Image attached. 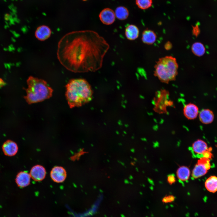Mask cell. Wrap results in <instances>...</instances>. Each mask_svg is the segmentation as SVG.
<instances>
[{"label": "cell", "instance_id": "cell-1", "mask_svg": "<svg viewBox=\"0 0 217 217\" xmlns=\"http://www.w3.org/2000/svg\"><path fill=\"white\" fill-rule=\"evenodd\" d=\"M109 48L105 39L95 31H73L59 41L57 56L61 65L71 71L95 72L102 68Z\"/></svg>", "mask_w": 217, "mask_h": 217}, {"label": "cell", "instance_id": "cell-2", "mask_svg": "<svg viewBox=\"0 0 217 217\" xmlns=\"http://www.w3.org/2000/svg\"><path fill=\"white\" fill-rule=\"evenodd\" d=\"M66 88L65 96L71 108L81 106L92 99L93 91L89 83L84 79H71Z\"/></svg>", "mask_w": 217, "mask_h": 217}, {"label": "cell", "instance_id": "cell-3", "mask_svg": "<svg viewBox=\"0 0 217 217\" xmlns=\"http://www.w3.org/2000/svg\"><path fill=\"white\" fill-rule=\"evenodd\" d=\"M27 83L28 87L25 89L27 95L24 98L29 104L42 102L52 96L53 90L44 80L30 76Z\"/></svg>", "mask_w": 217, "mask_h": 217}, {"label": "cell", "instance_id": "cell-4", "mask_svg": "<svg viewBox=\"0 0 217 217\" xmlns=\"http://www.w3.org/2000/svg\"><path fill=\"white\" fill-rule=\"evenodd\" d=\"M154 68L155 76L162 82L167 83L175 79L178 64L175 58L168 56L160 58Z\"/></svg>", "mask_w": 217, "mask_h": 217}, {"label": "cell", "instance_id": "cell-5", "mask_svg": "<svg viewBox=\"0 0 217 217\" xmlns=\"http://www.w3.org/2000/svg\"><path fill=\"white\" fill-rule=\"evenodd\" d=\"M50 176L52 180L56 183L63 182L67 176V173L64 168L59 166L54 167L50 172Z\"/></svg>", "mask_w": 217, "mask_h": 217}, {"label": "cell", "instance_id": "cell-6", "mask_svg": "<svg viewBox=\"0 0 217 217\" xmlns=\"http://www.w3.org/2000/svg\"><path fill=\"white\" fill-rule=\"evenodd\" d=\"M99 17L103 24L109 25L114 22L116 17L115 13L112 9L107 8L102 10L99 14Z\"/></svg>", "mask_w": 217, "mask_h": 217}, {"label": "cell", "instance_id": "cell-7", "mask_svg": "<svg viewBox=\"0 0 217 217\" xmlns=\"http://www.w3.org/2000/svg\"><path fill=\"white\" fill-rule=\"evenodd\" d=\"M183 114L188 120H192L196 118L198 115L199 109L195 104L190 103L186 104L183 108Z\"/></svg>", "mask_w": 217, "mask_h": 217}, {"label": "cell", "instance_id": "cell-8", "mask_svg": "<svg viewBox=\"0 0 217 217\" xmlns=\"http://www.w3.org/2000/svg\"><path fill=\"white\" fill-rule=\"evenodd\" d=\"M46 174V170L43 166L36 165L32 168L30 174L33 180L36 181H40L45 178Z\"/></svg>", "mask_w": 217, "mask_h": 217}, {"label": "cell", "instance_id": "cell-9", "mask_svg": "<svg viewBox=\"0 0 217 217\" xmlns=\"http://www.w3.org/2000/svg\"><path fill=\"white\" fill-rule=\"evenodd\" d=\"M2 149L5 155L11 156H14L17 153L18 147L15 142L8 140L3 143L2 146Z\"/></svg>", "mask_w": 217, "mask_h": 217}, {"label": "cell", "instance_id": "cell-10", "mask_svg": "<svg viewBox=\"0 0 217 217\" xmlns=\"http://www.w3.org/2000/svg\"><path fill=\"white\" fill-rule=\"evenodd\" d=\"M51 34V30L49 27L42 25L37 28L35 35L38 40L43 41L48 39L50 37Z\"/></svg>", "mask_w": 217, "mask_h": 217}, {"label": "cell", "instance_id": "cell-11", "mask_svg": "<svg viewBox=\"0 0 217 217\" xmlns=\"http://www.w3.org/2000/svg\"><path fill=\"white\" fill-rule=\"evenodd\" d=\"M31 177L30 174L27 172L20 171L17 174L15 179V182L19 187H25L30 184Z\"/></svg>", "mask_w": 217, "mask_h": 217}, {"label": "cell", "instance_id": "cell-12", "mask_svg": "<svg viewBox=\"0 0 217 217\" xmlns=\"http://www.w3.org/2000/svg\"><path fill=\"white\" fill-rule=\"evenodd\" d=\"M200 121L204 124H209L213 121L214 115L213 112L209 109H202L198 114Z\"/></svg>", "mask_w": 217, "mask_h": 217}, {"label": "cell", "instance_id": "cell-13", "mask_svg": "<svg viewBox=\"0 0 217 217\" xmlns=\"http://www.w3.org/2000/svg\"><path fill=\"white\" fill-rule=\"evenodd\" d=\"M139 34V29L134 25H129L125 28V36L129 40H133L136 39L138 37Z\"/></svg>", "mask_w": 217, "mask_h": 217}, {"label": "cell", "instance_id": "cell-14", "mask_svg": "<svg viewBox=\"0 0 217 217\" xmlns=\"http://www.w3.org/2000/svg\"><path fill=\"white\" fill-rule=\"evenodd\" d=\"M156 34L152 30L147 29L144 30L142 33V40L145 44H152L156 41Z\"/></svg>", "mask_w": 217, "mask_h": 217}, {"label": "cell", "instance_id": "cell-15", "mask_svg": "<svg viewBox=\"0 0 217 217\" xmlns=\"http://www.w3.org/2000/svg\"><path fill=\"white\" fill-rule=\"evenodd\" d=\"M192 149L195 153L198 154H203L208 150V146L204 141L198 139L193 143Z\"/></svg>", "mask_w": 217, "mask_h": 217}, {"label": "cell", "instance_id": "cell-16", "mask_svg": "<svg viewBox=\"0 0 217 217\" xmlns=\"http://www.w3.org/2000/svg\"><path fill=\"white\" fill-rule=\"evenodd\" d=\"M208 169L204 165L198 162L192 171V176L194 178H199L205 175Z\"/></svg>", "mask_w": 217, "mask_h": 217}, {"label": "cell", "instance_id": "cell-17", "mask_svg": "<svg viewBox=\"0 0 217 217\" xmlns=\"http://www.w3.org/2000/svg\"><path fill=\"white\" fill-rule=\"evenodd\" d=\"M205 186L209 192L214 193L217 191V177L212 176L208 178L205 182Z\"/></svg>", "mask_w": 217, "mask_h": 217}, {"label": "cell", "instance_id": "cell-18", "mask_svg": "<svg viewBox=\"0 0 217 217\" xmlns=\"http://www.w3.org/2000/svg\"><path fill=\"white\" fill-rule=\"evenodd\" d=\"M190 174L189 169L185 166L180 167L177 171V175L178 178L182 181H187L189 178Z\"/></svg>", "mask_w": 217, "mask_h": 217}, {"label": "cell", "instance_id": "cell-19", "mask_svg": "<svg viewBox=\"0 0 217 217\" xmlns=\"http://www.w3.org/2000/svg\"><path fill=\"white\" fill-rule=\"evenodd\" d=\"M115 17L117 19L121 20L126 19L129 15V11L128 9L124 6L118 7L115 11Z\"/></svg>", "mask_w": 217, "mask_h": 217}, {"label": "cell", "instance_id": "cell-20", "mask_svg": "<svg viewBox=\"0 0 217 217\" xmlns=\"http://www.w3.org/2000/svg\"><path fill=\"white\" fill-rule=\"evenodd\" d=\"M193 53L196 55L200 56L204 55L205 52V48L203 45L200 42L194 43L191 47Z\"/></svg>", "mask_w": 217, "mask_h": 217}, {"label": "cell", "instance_id": "cell-21", "mask_svg": "<svg viewBox=\"0 0 217 217\" xmlns=\"http://www.w3.org/2000/svg\"><path fill=\"white\" fill-rule=\"evenodd\" d=\"M136 3L140 8L146 9L151 6L152 0H136Z\"/></svg>", "mask_w": 217, "mask_h": 217}, {"label": "cell", "instance_id": "cell-22", "mask_svg": "<svg viewBox=\"0 0 217 217\" xmlns=\"http://www.w3.org/2000/svg\"><path fill=\"white\" fill-rule=\"evenodd\" d=\"M175 198L172 195H168L164 197L162 200V202L165 203H167L173 202Z\"/></svg>", "mask_w": 217, "mask_h": 217}, {"label": "cell", "instance_id": "cell-23", "mask_svg": "<svg viewBox=\"0 0 217 217\" xmlns=\"http://www.w3.org/2000/svg\"><path fill=\"white\" fill-rule=\"evenodd\" d=\"M193 34L196 36H197L200 33V29L198 26L196 25L193 27Z\"/></svg>", "mask_w": 217, "mask_h": 217}, {"label": "cell", "instance_id": "cell-24", "mask_svg": "<svg viewBox=\"0 0 217 217\" xmlns=\"http://www.w3.org/2000/svg\"><path fill=\"white\" fill-rule=\"evenodd\" d=\"M175 181V179L174 176L171 175H169L168 178V181L169 183L172 184L174 183Z\"/></svg>", "mask_w": 217, "mask_h": 217}, {"label": "cell", "instance_id": "cell-25", "mask_svg": "<svg viewBox=\"0 0 217 217\" xmlns=\"http://www.w3.org/2000/svg\"><path fill=\"white\" fill-rule=\"evenodd\" d=\"M165 48L167 50L170 49L172 47V45L169 42H167L165 45Z\"/></svg>", "mask_w": 217, "mask_h": 217}, {"label": "cell", "instance_id": "cell-26", "mask_svg": "<svg viewBox=\"0 0 217 217\" xmlns=\"http://www.w3.org/2000/svg\"><path fill=\"white\" fill-rule=\"evenodd\" d=\"M5 85V83L3 80L0 78V87H2Z\"/></svg>", "mask_w": 217, "mask_h": 217}, {"label": "cell", "instance_id": "cell-27", "mask_svg": "<svg viewBox=\"0 0 217 217\" xmlns=\"http://www.w3.org/2000/svg\"><path fill=\"white\" fill-rule=\"evenodd\" d=\"M83 0V1H86V0Z\"/></svg>", "mask_w": 217, "mask_h": 217}]
</instances>
